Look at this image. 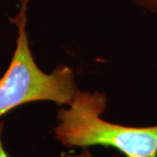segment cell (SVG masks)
I'll return each mask as SVG.
<instances>
[{"instance_id":"1","label":"cell","mask_w":157,"mask_h":157,"mask_svg":"<svg viewBox=\"0 0 157 157\" xmlns=\"http://www.w3.org/2000/svg\"><path fill=\"white\" fill-rule=\"evenodd\" d=\"M106 94L78 90L73 102L57 112L54 137L67 147H113L126 157H157V125L129 127L109 122L101 115Z\"/></svg>"},{"instance_id":"2","label":"cell","mask_w":157,"mask_h":157,"mask_svg":"<svg viewBox=\"0 0 157 157\" xmlns=\"http://www.w3.org/2000/svg\"><path fill=\"white\" fill-rule=\"evenodd\" d=\"M29 0H20L17 13L10 21L17 29L16 49L10 66L0 78V117L21 105L52 101L69 106L78 92L75 73L59 64L51 73L42 71L34 59L27 32Z\"/></svg>"},{"instance_id":"3","label":"cell","mask_w":157,"mask_h":157,"mask_svg":"<svg viewBox=\"0 0 157 157\" xmlns=\"http://www.w3.org/2000/svg\"><path fill=\"white\" fill-rule=\"evenodd\" d=\"M144 10L157 14V0H130Z\"/></svg>"},{"instance_id":"4","label":"cell","mask_w":157,"mask_h":157,"mask_svg":"<svg viewBox=\"0 0 157 157\" xmlns=\"http://www.w3.org/2000/svg\"><path fill=\"white\" fill-rule=\"evenodd\" d=\"M59 157H95L87 149H84L78 155H71V154H67V153H62ZM113 157H121L120 155H116Z\"/></svg>"},{"instance_id":"5","label":"cell","mask_w":157,"mask_h":157,"mask_svg":"<svg viewBox=\"0 0 157 157\" xmlns=\"http://www.w3.org/2000/svg\"><path fill=\"white\" fill-rule=\"evenodd\" d=\"M3 128L4 125L3 123H0V157H10L9 155L6 151L4 145H3V141H2V132H3Z\"/></svg>"}]
</instances>
